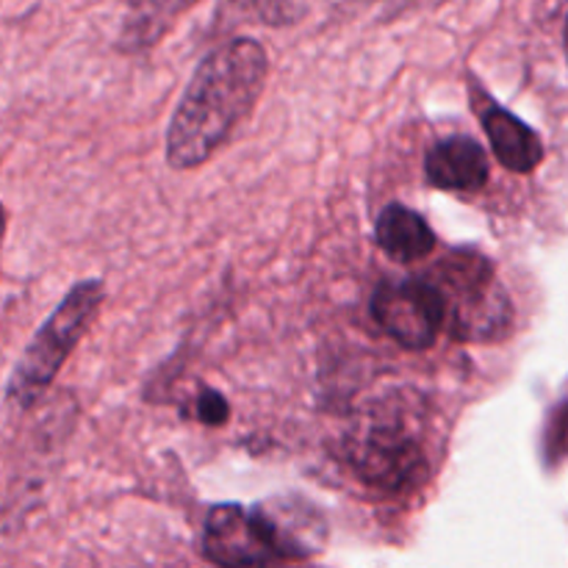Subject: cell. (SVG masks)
Returning <instances> with one entry per match:
<instances>
[{
	"mask_svg": "<svg viewBox=\"0 0 568 568\" xmlns=\"http://www.w3.org/2000/svg\"><path fill=\"white\" fill-rule=\"evenodd\" d=\"M270 75V59L258 39L236 37L216 44L197 64L170 128L166 164L194 170L214 159L253 114Z\"/></svg>",
	"mask_w": 568,
	"mask_h": 568,
	"instance_id": "obj_1",
	"label": "cell"
},
{
	"mask_svg": "<svg viewBox=\"0 0 568 568\" xmlns=\"http://www.w3.org/2000/svg\"><path fill=\"white\" fill-rule=\"evenodd\" d=\"M444 300V331L464 344L503 342L514 331V303L491 258L475 250H453L427 272Z\"/></svg>",
	"mask_w": 568,
	"mask_h": 568,
	"instance_id": "obj_2",
	"label": "cell"
},
{
	"mask_svg": "<svg viewBox=\"0 0 568 568\" xmlns=\"http://www.w3.org/2000/svg\"><path fill=\"white\" fill-rule=\"evenodd\" d=\"M347 464L361 483L383 494L419 491L433 475L425 438L414 419L397 408H375L344 438Z\"/></svg>",
	"mask_w": 568,
	"mask_h": 568,
	"instance_id": "obj_3",
	"label": "cell"
},
{
	"mask_svg": "<svg viewBox=\"0 0 568 568\" xmlns=\"http://www.w3.org/2000/svg\"><path fill=\"white\" fill-rule=\"evenodd\" d=\"M103 300L105 286L98 277L78 281L64 294V300L55 305L53 314L33 333V338L22 349L20 361H17L14 372H11L9 386H6L11 403H17L20 408H31L44 397L50 383L59 377L64 361L70 358L72 349L78 347V342L92 327Z\"/></svg>",
	"mask_w": 568,
	"mask_h": 568,
	"instance_id": "obj_4",
	"label": "cell"
},
{
	"mask_svg": "<svg viewBox=\"0 0 568 568\" xmlns=\"http://www.w3.org/2000/svg\"><path fill=\"white\" fill-rule=\"evenodd\" d=\"M372 316L405 349L433 347L447 322L442 292L427 275L381 283L372 294Z\"/></svg>",
	"mask_w": 568,
	"mask_h": 568,
	"instance_id": "obj_5",
	"label": "cell"
},
{
	"mask_svg": "<svg viewBox=\"0 0 568 568\" xmlns=\"http://www.w3.org/2000/svg\"><path fill=\"white\" fill-rule=\"evenodd\" d=\"M203 555L216 566H266L277 564L253 508L222 503L209 510L203 530Z\"/></svg>",
	"mask_w": 568,
	"mask_h": 568,
	"instance_id": "obj_6",
	"label": "cell"
},
{
	"mask_svg": "<svg viewBox=\"0 0 568 568\" xmlns=\"http://www.w3.org/2000/svg\"><path fill=\"white\" fill-rule=\"evenodd\" d=\"M253 514L277 560H308L325 549V516L305 499H264Z\"/></svg>",
	"mask_w": 568,
	"mask_h": 568,
	"instance_id": "obj_7",
	"label": "cell"
},
{
	"mask_svg": "<svg viewBox=\"0 0 568 568\" xmlns=\"http://www.w3.org/2000/svg\"><path fill=\"white\" fill-rule=\"evenodd\" d=\"M475 109L480 114L483 131H486L488 142H491L494 155L505 170L516 172V175H527L536 170L544 161V142L525 120L514 114V111L503 109L494 103L491 98L480 94L475 89Z\"/></svg>",
	"mask_w": 568,
	"mask_h": 568,
	"instance_id": "obj_8",
	"label": "cell"
},
{
	"mask_svg": "<svg viewBox=\"0 0 568 568\" xmlns=\"http://www.w3.org/2000/svg\"><path fill=\"white\" fill-rule=\"evenodd\" d=\"M425 178L444 192H480L488 183V155L471 136H449L425 155Z\"/></svg>",
	"mask_w": 568,
	"mask_h": 568,
	"instance_id": "obj_9",
	"label": "cell"
},
{
	"mask_svg": "<svg viewBox=\"0 0 568 568\" xmlns=\"http://www.w3.org/2000/svg\"><path fill=\"white\" fill-rule=\"evenodd\" d=\"M375 242L388 258L399 261V264H414L436 250L438 239L425 216L403 203H388L377 214Z\"/></svg>",
	"mask_w": 568,
	"mask_h": 568,
	"instance_id": "obj_10",
	"label": "cell"
},
{
	"mask_svg": "<svg viewBox=\"0 0 568 568\" xmlns=\"http://www.w3.org/2000/svg\"><path fill=\"white\" fill-rule=\"evenodd\" d=\"M194 0H131V17L125 26V39L133 48L153 44L164 33L172 17L181 14Z\"/></svg>",
	"mask_w": 568,
	"mask_h": 568,
	"instance_id": "obj_11",
	"label": "cell"
},
{
	"mask_svg": "<svg viewBox=\"0 0 568 568\" xmlns=\"http://www.w3.org/2000/svg\"><path fill=\"white\" fill-rule=\"evenodd\" d=\"M220 11H233L264 26H286L294 20L292 0H225Z\"/></svg>",
	"mask_w": 568,
	"mask_h": 568,
	"instance_id": "obj_12",
	"label": "cell"
},
{
	"mask_svg": "<svg viewBox=\"0 0 568 568\" xmlns=\"http://www.w3.org/2000/svg\"><path fill=\"white\" fill-rule=\"evenodd\" d=\"M192 414L200 425L222 427L227 425V419H231V405H227L225 394H220L216 388L203 386L197 392V397H194Z\"/></svg>",
	"mask_w": 568,
	"mask_h": 568,
	"instance_id": "obj_13",
	"label": "cell"
},
{
	"mask_svg": "<svg viewBox=\"0 0 568 568\" xmlns=\"http://www.w3.org/2000/svg\"><path fill=\"white\" fill-rule=\"evenodd\" d=\"M555 442L560 444V449H566L568 453V410L560 416V427H558V433H555Z\"/></svg>",
	"mask_w": 568,
	"mask_h": 568,
	"instance_id": "obj_14",
	"label": "cell"
},
{
	"mask_svg": "<svg viewBox=\"0 0 568 568\" xmlns=\"http://www.w3.org/2000/svg\"><path fill=\"white\" fill-rule=\"evenodd\" d=\"M564 44H566V59H568V20H566V31H564Z\"/></svg>",
	"mask_w": 568,
	"mask_h": 568,
	"instance_id": "obj_15",
	"label": "cell"
}]
</instances>
